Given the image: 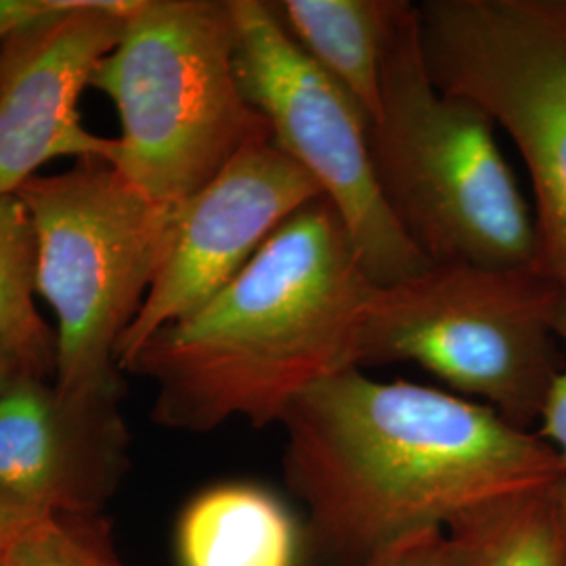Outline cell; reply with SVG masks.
Masks as SVG:
<instances>
[{
  "mask_svg": "<svg viewBox=\"0 0 566 566\" xmlns=\"http://www.w3.org/2000/svg\"><path fill=\"white\" fill-rule=\"evenodd\" d=\"M418 13L432 82L518 149L539 266L566 294V0H426Z\"/></svg>",
  "mask_w": 566,
  "mask_h": 566,
  "instance_id": "52a82bcc",
  "label": "cell"
},
{
  "mask_svg": "<svg viewBox=\"0 0 566 566\" xmlns=\"http://www.w3.org/2000/svg\"><path fill=\"white\" fill-rule=\"evenodd\" d=\"M556 336L563 346L565 361L558 376L554 378V385L549 388L546 407L542 411L535 432L558 453L566 470V294L560 315H558V324H556Z\"/></svg>",
  "mask_w": 566,
  "mask_h": 566,
  "instance_id": "e0dca14e",
  "label": "cell"
},
{
  "mask_svg": "<svg viewBox=\"0 0 566 566\" xmlns=\"http://www.w3.org/2000/svg\"><path fill=\"white\" fill-rule=\"evenodd\" d=\"M374 290L338 210L319 198L200 311L147 338L122 371L154 382L151 420L164 428L280 424L308 388L357 367Z\"/></svg>",
  "mask_w": 566,
  "mask_h": 566,
  "instance_id": "7a4b0ae2",
  "label": "cell"
},
{
  "mask_svg": "<svg viewBox=\"0 0 566 566\" xmlns=\"http://www.w3.org/2000/svg\"><path fill=\"white\" fill-rule=\"evenodd\" d=\"M369 149L385 202L430 263L539 266L535 217L495 124L432 82L413 2H405L386 41Z\"/></svg>",
  "mask_w": 566,
  "mask_h": 566,
  "instance_id": "3957f363",
  "label": "cell"
},
{
  "mask_svg": "<svg viewBox=\"0 0 566 566\" xmlns=\"http://www.w3.org/2000/svg\"><path fill=\"white\" fill-rule=\"evenodd\" d=\"M36 290V235L20 196L0 198V343L39 378H55L57 334L42 319Z\"/></svg>",
  "mask_w": 566,
  "mask_h": 566,
  "instance_id": "9a60e30c",
  "label": "cell"
},
{
  "mask_svg": "<svg viewBox=\"0 0 566 566\" xmlns=\"http://www.w3.org/2000/svg\"><path fill=\"white\" fill-rule=\"evenodd\" d=\"M229 2L243 97L263 116L273 143L338 210L371 282L390 285L426 271L432 263L382 198L364 109L304 55L269 2Z\"/></svg>",
  "mask_w": 566,
  "mask_h": 566,
  "instance_id": "ba28073f",
  "label": "cell"
},
{
  "mask_svg": "<svg viewBox=\"0 0 566 566\" xmlns=\"http://www.w3.org/2000/svg\"><path fill=\"white\" fill-rule=\"evenodd\" d=\"M407 0H275L269 2L304 55L338 82L369 124L380 112L386 41Z\"/></svg>",
  "mask_w": 566,
  "mask_h": 566,
  "instance_id": "4fadbf2b",
  "label": "cell"
},
{
  "mask_svg": "<svg viewBox=\"0 0 566 566\" xmlns=\"http://www.w3.org/2000/svg\"><path fill=\"white\" fill-rule=\"evenodd\" d=\"M4 566H128L97 516H46L2 554Z\"/></svg>",
  "mask_w": 566,
  "mask_h": 566,
  "instance_id": "2e32d148",
  "label": "cell"
},
{
  "mask_svg": "<svg viewBox=\"0 0 566 566\" xmlns=\"http://www.w3.org/2000/svg\"><path fill=\"white\" fill-rule=\"evenodd\" d=\"M36 235V290L57 317L55 386L122 399L118 344L175 242L181 208L154 202L116 168L82 160L18 191Z\"/></svg>",
  "mask_w": 566,
  "mask_h": 566,
  "instance_id": "5b68a950",
  "label": "cell"
},
{
  "mask_svg": "<svg viewBox=\"0 0 566 566\" xmlns=\"http://www.w3.org/2000/svg\"><path fill=\"white\" fill-rule=\"evenodd\" d=\"M36 521H41V516H34L23 507L0 497V556L13 546L15 539H20L25 528H30Z\"/></svg>",
  "mask_w": 566,
  "mask_h": 566,
  "instance_id": "ffe728a7",
  "label": "cell"
},
{
  "mask_svg": "<svg viewBox=\"0 0 566 566\" xmlns=\"http://www.w3.org/2000/svg\"><path fill=\"white\" fill-rule=\"evenodd\" d=\"M365 566H446L443 528H426L376 554Z\"/></svg>",
  "mask_w": 566,
  "mask_h": 566,
  "instance_id": "ac0fdd59",
  "label": "cell"
},
{
  "mask_svg": "<svg viewBox=\"0 0 566 566\" xmlns=\"http://www.w3.org/2000/svg\"><path fill=\"white\" fill-rule=\"evenodd\" d=\"M122 399L25 374L0 399V497L34 516H97L130 465Z\"/></svg>",
  "mask_w": 566,
  "mask_h": 566,
  "instance_id": "8fae6325",
  "label": "cell"
},
{
  "mask_svg": "<svg viewBox=\"0 0 566 566\" xmlns=\"http://www.w3.org/2000/svg\"><path fill=\"white\" fill-rule=\"evenodd\" d=\"M74 4V0H0V44L28 25L55 15Z\"/></svg>",
  "mask_w": 566,
  "mask_h": 566,
  "instance_id": "d6986e66",
  "label": "cell"
},
{
  "mask_svg": "<svg viewBox=\"0 0 566 566\" xmlns=\"http://www.w3.org/2000/svg\"><path fill=\"white\" fill-rule=\"evenodd\" d=\"M565 290L542 266L430 264L376 285L357 338V367L418 364L507 424L537 428L558 359Z\"/></svg>",
  "mask_w": 566,
  "mask_h": 566,
  "instance_id": "8992f818",
  "label": "cell"
},
{
  "mask_svg": "<svg viewBox=\"0 0 566 566\" xmlns=\"http://www.w3.org/2000/svg\"><path fill=\"white\" fill-rule=\"evenodd\" d=\"M120 116L112 168L182 208L250 143L271 137L243 97L229 0H135L93 81Z\"/></svg>",
  "mask_w": 566,
  "mask_h": 566,
  "instance_id": "277c9868",
  "label": "cell"
},
{
  "mask_svg": "<svg viewBox=\"0 0 566 566\" xmlns=\"http://www.w3.org/2000/svg\"><path fill=\"white\" fill-rule=\"evenodd\" d=\"M181 566H306L304 528L269 489L219 483L198 493L177 526Z\"/></svg>",
  "mask_w": 566,
  "mask_h": 566,
  "instance_id": "7c38bea8",
  "label": "cell"
},
{
  "mask_svg": "<svg viewBox=\"0 0 566 566\" xmlns=\"http://www.w3.org/2000/svg\"><path fill=\"white\" fill-rule=\"evenodd\" d=\"M135 0H74L0 44V198L57 158L112 164L118 139L82 124V91L122 39Z\"/></svg>",
  "mask_w": 566,
  "mask_h": 566,
  "instance_id": "30bf717a",
  "label": "cell"
},
{
  "mask_svg": "<svg viewBox=\"0 0 566 566\" xmlns=\"http://www.w3.org/2000/svg\"><path fill=\"white\" fill-rule=\"evenodd\" d=\"M283 479L306 510L308 563L365 566L468 507L566 479L558 453L485 403L350 367L285 411Z\"/></svg>",
  "mask_w": 566,
  "mask_h": 566,
  "instance_id": "6da1fadb",
  "label": "cell"
},
{
  "mask_svg": "<svg viewBox=\"0 0 566 566\" xmlns=\"http://www.w3.org/2000/svg\"><path fill=\"white\" fill-rule=\"evenodd\" d=\"M0 566H4V563H2V556H0Z\"/></svg>",
  "mask_w": 566,
  "mask_h": 566,
  "instance_id": "7402d4cb",
  "label": "cell"
},
{
  "mask_svg": "<svg viewBox=\"0 0 566 566\" xmlns=\"http://www.w3.org/2000/svg\"><path fill=\"white\" fill-rule=\"evenodd\" d=\"M25 374H32V371L25 367V364L21 361L20 357L7 344L0 343V399Z\"/></svg>",
  "mask_w": 566,
  "mask_h": 566,
  "instance_id": "44dd1931",
  "label": "cell"
},
{
  "mask_svg": "<svg viewBox=\"0 0 566 566\" xmlns=\"http://www.w3.org/2000/svg\"><path fill=\"white\" fill-rule=\"evenodd\" d=\"M443 533L446 566H566V479L468 507Z\"/></svg>",
  "mask_w": 566,
  "mask_h": 566,
  "instance_id": "5bb4252c",
  "label": "cell"
},
{
  "mask_svg": "<svg viewBox=\"0 0 566 566\" xmlns=\"http://www.w3.org/2000/svg\"><path fill=\"white\" fill-rule=\"evenodd\" d=\"M319 198V185L271 137L243 147L182 206L163 271L118 344L120 369L156 332L212 301L290 217Z\"/></svg>",
  "mask_w": 566,
  "mask_h": 566,
  "instance_id": "9c48e42d",
  "label": "cell"
}]
</instances>
